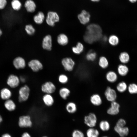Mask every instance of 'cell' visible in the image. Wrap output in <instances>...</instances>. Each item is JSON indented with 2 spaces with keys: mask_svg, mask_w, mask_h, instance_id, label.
Listing matches in <instances>:
<instances>
[{
  "mask_svg": "<svg viewBox=\"0 0 137 137\" xmlns=\"http://www.w3.org/2000/svg\"><path fill=\"white\" fill-rule=\"evenodd\" d=\"M70 90L67 88L63 87L61 88L59 91V94L60 97L64 100L67 99L70 94Z\"/></svg>",
  "mask_w": 137,
  "mask_h": 137,
  "instance_id": "cell-23",
  "label": "cell"
},
{
  "mask_svg": "<svg viewBox=\"0 0 137 137\" xmlns=\"http://www.w3.org/2000/svg\"><path fill=\"white\" fill-rule=\"evenodd\" d=\"M103 40L104 41H106L107 40V38L106 36H104V37H103Z\"/></svg>",
  "mask_w": 137,
  "mask_h": 137,
  "instance_id": "cell-47",
  "label": "cell"
},
{
  "mask_svg": "<svg viewBox=\"0 0 137 137\" xmlns=\"http://www.w3.org/2000/svg\"><path fill=\"white\" fill-rule=\"evenodd\" d=\"M21 137H31V136L28 133L25 132L22 134Z\"/></svg>",
  "mask_w": 137,
  "mask_h": 137,
  "instance_id": "cell-42",
  "label": "cell"
},
{
  "mask_svg": "<svg viewBox=\"0 0 137 137\" xmlns=\"http://www.w3.org/2000/svg\"><path fill=\"white\" fill-rule=\"evenodd\" d=\"M11 5L12 8L17 11L20 10L22 6L21 2L19 0H13L11 2Z\"/></svg>",
  "mask_w": 137,
  "mask_h": 137,
  "instance_id": "cell-35",
  "label": "cell"
},
{
  "mask_svg": "<svg viewBox=\"0 0 137 137\" xmlns=\"http://www.w3.org/2000/svg\"><path fill=\"white\" fill-rule=\"evenodd\" d=\"M84 123L89 128H94L96 125L97 118L95 114L90 113L84 117Z\"/></svg>",
  "mask_w": 137,
  "mask_h": 137,
  "instance_id": "cell-3",
  "label": "cell"
},
{
  "mask_svg": "<svg viewBox=\"0 0 137 137\" xmlns=\"http://www.w3.org/2000/svg\"><path fill=\"white\" fill-rule=\"evenodd\" d=\"M120 106L119 104L115 101L111 102V106L107 111V113L111 115L118 114L119 111Z\"/></svg>",
  "mask_w": 137,
  "mask_h": 137,
  "instance_id": "cell-11",
  "label": "cell"
},
{
  "mask_svg": "<svg viewBox=\"0 0 137 137\" xmlns=\"http://www.w3.org/2000/svg\"><path fill=\"white\" fill-rule=\"evenodd\" d=\"M102 37V30L97 25L92 24L87 27V31L84 36L85 41L89 44L99 40Z\"/></svg>",
  "mask_w": 137,
  "mask_h": 137,
  "instance_id": "cell-1",
  "label": "cell"
},
{
  "mask_svg": "<svg viewBox=\"0 0 137 137\" xmlns=\"http://www.w3.org/2000/svg\"><path fill=\"white\" fill-rule=\"evenodd\" d=\"M127 89L129 92L130 94L137 93V84L135 83L130 84L128 86Z\"/></svg>",
  "mask_w": 137,
  "mask_h": 137,
  "instance_id": "cell-34",
  "label": "cell"
},
{
  "mask_svg": "<svg viewBox=\"0 0 137 137\" xmlns=\"http://www.w3.org/2000/svg\"><path fill=\"white\" fill-rule=\"evenodd\" d=\"M72 137H84L83 133L81 131L75 129L72 132Z\"/></svg>",
  "mask_w": 137,
  "mask_h": 137,
  "instance_id": "cell-39",
  "label": "cell"
},
{
  "mask_svg": "<svg viewBox=\"0 0 137 137\" xmlns=\"http://www.w3.org/2000/svg\"><path fill=\"white\" fill-rule=\"evenodd\" d=\"M108 41L109 43L111 45L116 46L118 43L119 39L116 36L112 35L109 37Z\"/></svg>",
  "mask_w": 137,
  "mask_h": 137,
  "instance_id": "cell-33",
  "label": "cell"
},
{
  "mask_svg": "<svg viewBox=\"0 0 137 137\" xmlns=\"http://www.w3.org/2000/svg\"><path fill=\"white\" fill-rule=\"evenodd\" d=\"M101 137H108V136H102Z\"/></svg>",
  "mask_w": 137,
  "mask_h": 137,
  "instance_id": "cell-50",
  "label": "cell"
},
{
  "mask_svg": "<svg viewBox=\"0 0 137 137\" xmlns=\"http://www.w3.org/2000/svg\"><path fill=\"white\" fill-rule=\"evenodd\" d=\"M6 109L8 111H12L16 109V105L14 102L12 100L9 99L6 100L4 103Z\"/></svg>",
  "mask_w": 137,
  "mask_h": 137,
  "instance_id": "cell-22",
  "label": "cell"
},
{
  "mask_svg": "<svg viewBox=\"0 0 137 137\" xmlns=\"http://www.w3.org/2000/svg\"><path fill=\"white\" fill-rule=\"evenodd\" d=\"M25 7L27 11L30 12H34L36 8L35 2L32 0H27L25 2Z\"/></svg>",
  "mask_w": 137,
  "mask_h": 137,
  "instance_id": "cell-20",
  "label": "cell"
},
{
  "mask_svg": "<svg viewBox=\"0 0 137 137\" xmlns=\"http://www.w3.org/2000/svg\"><path fill=\"white\" fill-rule=\"evenodd\" d=\"M13 63L14 67L17 69L24 68L26 65L25 60L20 57L15 58L13 61Z\"/></svg>",
  "mask_w": 137,
  "mask_h": 137,
  "instance_id": "cell-14",
  "label": "cell"
},
{
  "mask_svg": "<svg viewBox=\"0 0 137 137\" xmlns=\"http://www.w3.org/2000/svg\"><path fill=\"white\" fill-rule=\"evenodd\" d=\"M30 91V89L27 85L21 87L19 91V101L22 102L27 101L29 97Z\"/></svg>",
  "mask_w": 137,
  "mask_h": 137,
  "instance_id": "cell-2",
  "label": "cell"
},
{
  "mask_svg": "<svg viewBox=\"0 0 137 137\" xmlns=\"http://www.w3.org/2000/svg\"><path fill=\"white\" fill-rule=\"evenodd\" d=\"M100 129L103 131H108L110 128V125L109 122L106 120L101 121L99 124Z\"/></svg>",
  "mask_w": 137,
  "mask_h": 137,
  "instance_id": "cell-29",
  "label": "cell"
},
{
  "mask_svg": "<svg viewBox=\"0 0 137 137\" xmlns=\"http://www.w3.org/2000/svg\"><path fill=\"white\" fill-rule=\"evenodd\" d=\"M93 2H98L99 1V0H91Z\"/></svg>",
  "mask_w": 137,
  "mask_h": 137,
  "instance_id": "cell-48",
  "label": "cell"
},
{
  "mask_svg": "<svg viewBox=\"0 0 137 137\" xmlns=\"http://www.w3.org/2000/svg\"><path fill=\"white\" fill-rule=\"evenodd\" d=\"M2 31L1 29H0V37L2 35Z\"/></svg>",
  "mask_w": 137,
  "mask_h": 137,
  "instance_id": "cell-49",
  "label": "cell"
},
{
  "mask_svg": "<svg viewBox=\"0 0 137 137\" xmlns=\"http://www.w3.org/2000/svg\"><path fill=\"white\" fill-rule=\"evenodd\" d=\"M58 80L60 83L65 84L67 82L68 79L66 75L65 74H62L59 76Z\"/></svg>",
  "mask_w": 137,
  "mask_h": 137,
  "instance_id": "cell-38",
  "label": "cell"
},
{
  "mask_svg": "<svg viewBox=\"0 0 137 137\" xmlns=\"http://www.w3.org/2000/svg\"><path fill=\"white\" fill-rule=\"evenodd\" d=\"M128 1L132 3H135L137 1V0H128Z\"/></svg>",
  "mask_w": 137,
  "mask_h": 137,
  "instance_id": "cell-45",
  "label": "cell"
},
{
  "mask_svg": "<svg viewBox=\"0 0 137 137\" xmlns=\"http://www.w3.org/2000/svg\"><path fill=\"white\" fill-rule=\"evenodd\" d=\"M29 67L34 72H37L43 68L42 63L38 60L33 59L30 61L28 63Z\"/></svg>",
  "mask_w": 137,
  "mask_h": 137,
  "instance_id": "cell-10",
  "label": "cell"
},
{
  "mask_svg": "<svg viewBox=\"0 0 137 137\" xmlns=\"http://www.w3.org/2000/svg\"><path fill=\"white\" fill-rule=\"evenodd\" d=\"M12 95L11 91L7 88H3L1 90L0 96L2 99L6 100L10 99Z\"/></svg>",
  "mask_w": 137,
  "mask_h": 137,
  "instance_id": "cell-19",
  "label": "cell"
},
{
  "mask_svg": "<svg viewBox=\"0 0 137 137\" xmlns=\"http://www.w3.org/2000/svg\"><path fill=\"white\" fill-rule=\"evenodd\" d=\"M25 30L26 33L29 35H32L35 33V30L33 26L31 24L26 25Z\"/></svg>",
  "mask_w": 137,
  "mask_h": 137,
  "instance_id": "cell-37",
  "label": "cell"
},
{
  "mask_svg": "<svg viewBox=\"0 0 137 137\" xmlns=\"http://www.w3.org/2000/svg\"><path fill=\"white\" fill-rule=\"evenodd\" d=\"M117 71L118 74L121 76H124L128 73L129 69L126 65L124 64H120L118 66Z\"/></svg>",
  "mask_w": 137,
  "mask_h": 137,
  "instance_id": "cell-21",
  "label": "cell"
},
{
  "mask_svg": "<svg viewBox=\"0 0 137 137\" xmlns=\"http://www.w3.org/2000/svg\"><path fill=\"white\" fill-rule=\"evenodd\" d=\"M3 120V118L2 116L0 115V125L2 122Z\"/></svg>",
  "mask_w": 137,
  "mask_h": 137,
  "instance_id": "cell-46",
  "label": "cell"
},
{
  "mask_svg": "<svg viewBox=\"0 0 137 137\" xmlns=\"http://www.w3.org/2000/svg\"><path fill=\"white\" fill-rule=\"evenodd\" d=\"M18 124L19 126L21 128L31 127L32 123L31 117L28 115L21 116L19 118Z\"/></svg>",
  "mask_w": 137,
  "mask_h": 137,
  "instance_id": "cell-4",
  "label": "cell"
},
{
  "mask_svg": "<svg viewBox=\"0 0 137 137\" xmlns=\"http://www.w3.org/2000/svg\"><path fill=\"white\" fill-rule=\"evenodd\" d=\"M20 81L22 83L25 82L26 80V78L23 76H21L19 78Z\"/></svg>",
  "mask_w": 137,
  "mask_h": 137,
  "instance_id": "cell-43",
  "label": "cell"
},
{
  "mask_svg": "<svg viewBox=\"0 0 137 137\" xmlns=\"http://www.w3.org/2000/svg\"><path fill=\"white\" fill-rule=\"evenodd\" d=\"M84 46L81 43L78 42L77 43L76 46L72 48V50L73 52L75 54H80L83 51Z\"/></svg>",
  "mask_w": 137,
  "mask_h": 137,
  "instance_id": "cell-31",
  "label": "cell"
},
{
  "mask_svg": "<svg viewBox=\"0 0 137 137\" xmlns=\"http://www.w3.org/2000/svg\"><path fill=\"white\" fill-rule=\"evenodd\" d=\"M44 18L45 16L44 13L42 12L39 11L34 16L33 20L36 24H40L43 23Z\"/></svg>",
  "mask_w": 137,
  "mask_h": 137,
  "instance_id": "cell-26",
  "label": "cell"
},
{
  "mask_svg": "<svg viewBox=\"0 0 137 137\" xmlns=\"http://www.w3.org/2000/svg\"><path fill=\"white\" fill-rule=\"evenodd\" d=\"M7 4L6 0H0V9H4Z\"/></svg>",
  "mask_w": 137,
  "mask_h": 137,
  "instance_id": "cell-41",
  "label": "cell"
},
{
  "mask_svg": "<svg viewBox=\"0 0 137 137\" xmlns=\"http://www.w3.org/2000/svg\"><path fill=\"white\" fill-rule=\"evenodd\" d=\"M126 122L123 118L119 119L116 123L115 126L118 127H124L125 126Z\"/></svg>",
  "mask_w": 137,
  "mask_h": 137,
  "instance_id": "cell-40",
  "label": "cell"
},
{
  "mask_svg": "<svg viewBox=\"0 0 137 137\" xmlns=\"http://www.w3.org/2000/svg\"><path fill=\"white\" fill-rule=\"evenodd\" d=\"M56 87L54 84L50 81H46L42 85L41 87V91L46 94L53 93L56 91Z\"/></svg>",
  "mask_w": 137,
  "mask_h": 137,
  "instance_id": "cell-6",
  "label": "cell"
},
{
  "mask_svg": "<svg viewBox=\"0 0 137 137\" xmlns=\"http://www.w3.org/2000/svg\"><path fill=\"white\" fill-rule=\"evenodd\" d=\"M61 63L64 69L68 72L73 70L75 64V62L71 58L68 57L63 59Z\"/></svg>",
  "mask_w": 137,
  "mask_h": 137,
  "instance_id": "cell-7",
  "label": "cell"
},
{
  "mask_svg": "<svg viewBox=\"0 0 137 137\" xmlns=\"http://www.w3.org/2000/svg\"><path fill=\"white\" fill-rule=\"evenodd\" d=\"M42 98L44 104L47 106H51L54 103V98L51 94H46L43 96Z\"/></svg>",
  "mask_w": 137,
  "mask_h": 137,
  "instance_id": "cell-17",
  "label": "cell"
},
{
  "mask_svg": "<svg viewBox=\"0 0 137 137\" xmlns=\"http://www.w3.org/2000/svg\"><path fill=\"white\" fill-rule=\"evenodd\" d=\"M20 82L19 78L13 74L10 75L8 76L7 80V85L12 88L17 87L19 84Z\"/></svg>",
  "mask_w": 137,
  "mask_h": 137,
  "instance_id": "cell-9",
  "label": "cell"
},
{
  "mask_svg": "<svg viewBox=\"0 0 137 137\" xmlns=\"http://www.w3.org/2000/svg\"><path fill=\"white\" fill-rule=\"evenodd\" d=\"M98 64L103 69L107 68L109 65L108 60L105 57L102 56L99 59Z\"/></svg>",
  "mask_w": 137,
  "mask_h": 137,
  "instance_id": "cell-32",
  "label": "cell"
},
{
  "mask_svg": "<svg viewBox=\"0 0 137 137\" xmlns=\"http://www.w3.org/2000/svg\"><path fill=\"white\" fill-rule=\"evenodd\" d=\"M42 47L44 49L50 50L52 46V39L51 36L48 35L43 38L42 42Z\"/></svg>",
  "mask_w": 137,
  "mask_h": 137,
  "instance_id": "cell-13",
  "label": "cell"
},
{
  "mask_svg": "<svg viewBox=\"0 0 137 137\" xmlns=\"http://www.w3.org/2000/svg\"><path fill=\"white\" fill-rule=\"evenodd\" d=\"M99 135V131L94 128H89L86 131L87 137H98Z\"/></svg>",
  "mask_w": 137,
  "mask_h": 137,
  "instance_id": "cell-25",
  "label": "cell"
},
{
  "mask_svg": "<svg viewBox=\"0 0 137 137\" xmlns=\"http://www.w3.org/2000/svg\"><path fill=\"white\" fill-rule=\"evenodd\" d=\"M59 17L57 13L56 12L50 11L48 12L46 19L47 24L51 26H53L56 23L58 22Z\"/></svg>",
  "mask_w": 137,
  "mask_h": 137,
  "instance_id": "cell-5",
  "label": "cell"
},
{
  "mask_svg": "<svg viewBox=\"0 0 137 137\" xmlns=\"http://www.w3.org/2000/svg\"><path fill=\"white\" fill-rule=\"evenodd\" d=\"M128 86L126 83L124 81L119 82L116 86L117 91L120 93H123L127 89Z\"/></svg>",
  "mask_w": 137,
  "mask_h": 137,
  "instance_id": "cell-30",
  "label": "cell"
},
{
  "mask_svg": "<svg viewBox=\"0 0 137 137\" xmlns=\"http://www.w3.org/2000/svg\"><path fill=\"white\" fill-rule=\"evenodd\" d=\"M90 17L89 13L85 10L82 11L78 16V18L80 23L84 25L89 22Z\"/></svg>",
  "mask_w": 137,
  "mask_h": 137,
  "instance_id": "cell-12",
  "label": "cell"
},
{
  "mask_svg": "<svg viewBox=\"0 0 137 137\" xmlns=\"http://www.w3.org/2000/svg\"><path fill=\"white\" fill-rule=\"evenodd\" d=\"M57 40L58 43L62 46L67 44L68 41L67 36L63 33L60 34L58 36Z\"/></svg>",
  "mask_w": 137,
  "mask_h": 137,
  "instance_id": "cell-24",
  "label": "cell"
},
{
  "mask_svg": "<svg viewBox=\"0 0 137 137\" xmlns=\"http://www.w3.org/2000/svg\"><path fill=\"white\" fill-rule=\"evenodd\" d=\"M1 137H12L11 135L9 134L8 133H6L3 134Z\"/></svg>",
  "mask_w": 137,
  "mask_h": 137,
  "instance_id": "cell-44",
  "label": "cell"
},
{
  "mask_svg": "<svg viewBox=\"0 0 137 137\" xmlns=\"http://www.w3.org/2000/svg\"><path fill=\"white\" fill-rule=\"evenodd\" d=\"M106 78L107 80L109 82L113 83L116 81L118 79L116 73L113 71H109L106 74Z\"/></svg>",
  "mask_w": 137,
  "mask_h": 137,
  "instance_id": "cell-18",
  "label": "cell"
},
{
  "mask_svg": "<svg viewBox=\"0 0 137 137\" xmlns=\"http://www.w3.org/2000/svg\"><path fill=\"white\" fill-rule=\"evenodd\" d=\"M96 57V53L93 51H90L87 54L86 57L88 61H93L95 60Z\"/></svg>",
  "mask_w": 137,
  "mask_h": 137,
  "instance_id": "cell-36",
  "label": "cell"
},
{
  "mask_svg": "<svg viewBox=\"0 0 137 137\" xmlns=\"http://www.w3.org/2000/svg\"><path fill=\"white\" fill-rule=\"evenodd\" d=\"M114 130L121 137L127 136L128 135L129 131L128 128L126 126L118 127L115 126L114 127Z\"/></svg>",
  "mask_w": 137,
  "mask_h": 137,
  "instance_id": "cell-15",
  "label": "cell"
},
{
  "mask_svg": "<svg viewBox=\"0 0 137 137\" xmlns=\"http://www.w3.org/2000/svg\"><path fill=\"white\" fill-rule=\"evenodd\" d=\"M90 100L91 103L95 106H99L102 103L101 97L97 94H93L90 97Z\"/></svg>",
  "mask_w": 137,
  "mask_h": 137,
  "instance_id": "cell-16",
  "label": "cell"
},
{
  "mask_svg": "<svg viewBox=\"0 0 137 137\" xmlns=\"http://www.w3.org/2000/svg\"><path fill=\"white\" fill-rule=\"evenodd\" d=\"M41 137H48L47 136H42Z\"/></svg>",
  "mask_w": 137,
  "mask_h": 137,
  "instance_id": "cell-51",
  "label": "cell"
},
{
  "mask_svg": "<svg viewBox=\"0 0 137 137\" xmlns=\"http://www.w3.org/2000/svg\"><path fill=\"white\" fill-rule=\"evenodd\" d=\"M66 109L69 113L73 114L75 113L77 110L76 104L74 102H68L66 106Z\"/></svg>",
  "mask_w": 137,
  "mask_h": 137,
  "instance_id": "cell-28",
  "label": "cell"
},
{
  "mask_svg": "<svg viewBox=\"0 0 137 137\" xmlns=\"http://www.w3.org/2000/svg\"><path fill=\"white\" fill-rule=\"evenodd\" d=\"M104 95L107 100L111 102L115 101L117 97L115 90L109 87L106 88Z\"/></svg>",
  "mask_w": 137,
  "mask_h": 137,
  "instance_id": "cell-8",
  "label": "cell"
},
{
  "mask_svg": "<svg viewBox=\"0 0 137 137\" xmlns=\"http://www.w3.org/2000/svg\"><path fill=\"white\" fill-rule=\"evenodd\" d=\"M119 58L120 62L124 64L128 63L130 60V55L126 52H122L119 56Z\"/></svg>",
  "mask_w": 137,
  "mask_h": 137,
  "instance_id": "cell-27",
  "label": "cell"
}]
</instances>
